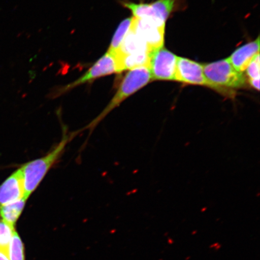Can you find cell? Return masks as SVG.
<instances>
[{
    "label": "cell",
    "instance_id": "cell-1",
    "mask_svg": "<svg viewBox=\"0 0 260 260\" xmlns=\"http://www.w3.org/2000/svg\"><path fill=\"white\" fill-rule=\"evenodd\" d=\"M78 133L79 132H75L71 134L64 133L60 142L48 154L29 161L20 168L26 199L28 200L37 189L48 172L59 160L67 145Z\"/></svg>",
    "mask_w": 260,
    "mask_h": 260
},
{
    "label": "cell",
    "instance_id": "cell-2",
    "mask_svg": "<svg viewBox=\"0 0 260 260\" xmlns=\"http://www.w3.org/2000/svg\"><path fill=\"white\" fill-rule=\"evenodd\" d=\"M151 79V72L147 66L140 67L130 70L122 80L115 95L105 109L84 129H88L90 133H92L110 113L121 105L122 102L133 94L145 86Z\"/></svg>",
    "mask_w": 260,
    "mask_h": 260
},
{
    "label": "cell",
    "instance_id": "cell-3",
    "mask_svg": "<svg viewBox=\"0 0 260 260\" xmlns=\"http://www.w3.org/2000/svg\"><path fill=\"white\" fill-rule=\"evenodd\" d=\"M204 73L207 87L227 95L233 93V89L246 86L245 77L235 69L229 58L204 64Z\"/></svg>",
    "mask_w": 260,
    "mask_h": 260
},
{
    "label": "cell",
    "instance_id": "cell-4",
    "mask_svg": "<svg viewBox=\"0 0 260 260\" xmlns=\"http://www.w3.org/2000/svg\"><path fill=\"white\" fill-rule=\"evenodd\" d=\"M113 73H118L116 56L115 54L107 51L83 76L73 83L60 87L54 92L52 96H59L81 84L90 82L99 78Z\"/></svg>",
    "mask_w": 260,
    "mask_h": 260
},
{
    "label": "cell",
    "instance_id": "cell-5",
    "mask_svg": "<svg viewBox=\"0 0 260 260\" xmlns=\"http://www.w3.org/2000/svg\"><path fill=\"white\" fill-rule=\"evenodd\" d=\"M176 0H157L151 4L122 2V5L132 11L134 17L151 19L158 24L165 25L173 11Z\"/></svg>",
    "mask_w": 260,
    "mask_h": 260
},
{
    "label": "cell",
    "instance_id": "cell-6",
    "mask_svg": "<svg viewBox=\"0 0 260 260\" xmlns=\"http://www.w3.org/2000/svg\"><path fill=\"white\" fill-rule=\"evenodd\" d=\"M177 57L164 47L152 51L148 64L152 79L175 80Z\"/></svg>",
    "mask_w": 260,
    "mask_h": 260
},
{
    "label": "cell",
    "instance_id": "cell-7",
    "mask_svg": "<svg viewBox=\"0 0 260 260\" xmlns=\"http://www.w3.org/2000/svg\"><path fill=\"white\" fill-rule=\"evenodd\" d=\"M165 25L147 18L133 16L130 30L135 32L147 44L151 51L164 47Z\"/></svg>",
    "mask_w": 260,
    "mask_h": 260
},
{
    "label": "cell",
    "instance_id": "cell-8",
    "mask_svg": "<svg viewBox=\"0 0 260 260\" xmlns=\"http://www.w3.org/2000/svg\"><path fill=\"white\" fill-rule=\"evenodd\" d=\"M175 81L197 85L208 86L204 65L184 57H177Z\"/></svg>",
    "mask_w": 260,
    "mask_h": 260
},
{
    "label": "cell",
    "instance_id": "cell-9",
    "mask_svg": "<svg viewBox=\"0 0 260 260\" xmlns=\"http://www.w3.org/2000/svg\"><path fill=\"white\" fill-rule=\"evenodd\" d=\"M22 198H25L23 181L19 168L0 186V209Z\"/></svg>",
    "mask_w": 260,
    "mask_h": 260
},
{
    "label": "cell",
    "instance_id": "cell-10",
    "mask_svg": "<svg viewBox=\"0 0 260 260\" xmlns=\"http://www.w3.org/2000/svg\"><path fill=\"white\" fill-rule=\"evenodd\" d=\"M259 52V39L237 49L229 59L235 69L242 73Z\"/></svg>",
    "mask_w": 260,
    "mask_h": 260
},
{
    "label": "cell",
    "instance_id": "cell-11",
    "mask_svg": "<svg viewBox=\"0 0 260 260\" xmlns=\"http://www.w3.org/2000/svg\"><path fill=\"white\" fill-rule=\"evenodd\" d=\"M146 51L151 52L144 40L129 29L115 54L125 55Z\"/></svg>",
    "mask_w": 260,
    "mask_h": 260
},
{
    "label": "cell",
    "instance_id": "cell-12",
    "mask_svg": "<svg viewBox=\"0 0 260 260\" xmlns=\"http://www.w3.org/2000/svg\"><path fill=\"white\" fill-rule=\"evenodd\" d=\"M27 200L25 198L15 201L0 209V217L3 220L15 227L23 211Z\"/></svg>",
    "mask_w": 260,
    "mask_h": 260
},
{
    "label": "cell",
    "instance_id": "cell-13",
    "mask_svg": "<svg viewBox=\"0 0 260 260\" xmlns=\"http://www.w3.org/2000/svg\"><path fill=\"white\" fill-rule=\"evenodd\" d=\"M133 17L124 19L119 27L117 28L115 35H114L108 51L113 54H115L118 51L122 41L124 40L126 35H127L131 27Z\"/></svg>",
    "mask_w": 260,
    "mask_h": 260
},
{
    "label": "cell",
    "instance_id": "cell-14",
    "mask_svg": "<svg viewBox=\"0 0 260 260\" xmlns=\"http://www.w3.org/2000/svg\"><path fill=\"white\" fill-rule=\"evenodd\" d=\"M24 246L21 237L16 231L13 234L10 242L7 255L10 260H25Z\"/></svg>",
    "mask_w": 260,
    "mask_h": 260
},
{
    "label": "cell",
    "instance_id": "cell-15",
    "mask_svg": "<svg viewBox=\"0 0 260 260\" xmlns=\"http://www.w3.org/2000/svg\"><path fill=\"white\" fill-rule=\"evenodd\" d=\"M15 231V227L10 225L4 220L0 219V251L7 253L13 234Z\"/></svg>",
    "mask_w": 260,
    "mask_h": 260
},
{
    "label": "cell",
    "instance_id": "cell-16",
    "mask_svg": "<svg viewBox=\"0 0 260 260\" xmlns=\"http://www.w3.org/2000/svg\"><path fill=\"white\" fill-rule=\"evenodd\" d=\"M259 54L256 55L247 67L246 74L250 80L259 79Z\"/></svg>",
    "mask_w": 260,
    "mask_h": 260
},
{
    "label": "cell",
    "instance_id": "cell-17",
    "mask_svg": "<svg viewBox=\"0 0 260 260\" xmlns=\"http://www.w3.org/2000/svg\"><path fill=\"white\" fill-rule=\"evenodd\" d=\"M250 85L253 89L256 90H259V79L250 80L249 81Z\"/></svg>",
    "mask_w": 260,
    "mask_h": 260
},
{
    "label": "cell",
    "instance_id": "cell-18",
    "mask_svg": "<svg viewBox=\"0 0 260 260\" xmlns=\"http://www.w3.org/2000/svg\"><path fill=\"white\" fill-rule=\"evenodd\" d=\"M0 260H10L8 258L7 253L2 251H0Z\"/></svg>",
    "mask_w": 260,
    "mask_h": 260
}]
</instances>
